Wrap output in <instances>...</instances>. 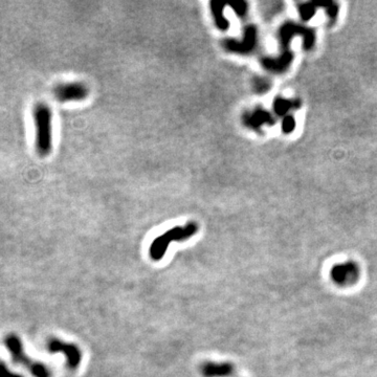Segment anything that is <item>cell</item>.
Here are the masks:
<instances>
[{
	"mask_svg": "<svg viewBox=\"0 0 377 377\" xmlns=\"http://www.w3.org/2000/svg\"><path fill=\"white\" fill-rule=\"evenodd\" d=\"M35 123V144L38 154L48 156L52 150V112L44 103L37 104L33 110Z\"/></svg>",
	"mask_w": 377,
	"mask_h": 377,
	"instance_id": "6da1fadb",
	"label": "cell"
},
{
	"mask_svg": "<svg viewBox=\"0 0 377 377\" xmlns=\"http://www.w3.org/2000/svg\"><path fill=\"white\" fill-rule=\"evenodd\" d=\"M199 227L194 221H191L184 226L174 227L153 240L149 247V256L152 260L160 261L166 255L167 249L172 241H186L197 234Z\"/></svg>",
	"mask_w": 377,
	"mask_h": 377,
	"instance_id": "7a4b0ae2",
	"label": "cell"
},
{
	"mask_svg": "<svg viewBox=\"0 0 377 377\" xmlns=\"http://www.w3.org/2000/svg\"><path fill=\"white\" fill-rule=\"evenodd\" d=\"M5 346L12 354L13 360L15 362L28 368L31 374L35 377H51L49 369L44 363L34 361L26 355L23 351L22 342L15 334H10L5 339Z\"/></svg>",
	"mask_w": 377,
	"mask_h": 377,
	"instance_id": "3957f363",
	"label": "cell"
},
{
	"mask_svg": "<svg viewBox=\"0 0 377 377\" xmlns=\"http://www.w3.org/2000/svg\"><path fill=\"white\" fill-rule=\"evenodd\" d=\"M361 269L355 262L347 261L336 264L330 272V278L337 286H353L359 281Z\"/></svg>",
	"mask_w": 377,
	"mask_h": 377,
	"instance_id": "277c9868",
	"label": "cell"
},
{
	"mask_svg": "<svg viewBox=\"0 0 377 377\" xmlns=\"http://www.w3.org/2000/svg\"><path fill=\"white\" fill-rule=\"evenodd\" d=\"M49 353H62L66 357V363L70 369H77L82 361L81 350L75 344L65 343L58 339H51L48 343Z\"/></svg>",
	"mask_w": 377,
	"mask_h": 377,
	"instance_id": "5b68a950",
	"label": "cell"
},
{
	"mask_svg": "<svg viewBox=\"0 0 377 377\" xmlns=\"http://www.w3.org/2000/svg\"><path fill=\"white\" fill-rule=\"evenodd\" d=\"M89 95L88 87L81 82H70L58 85L54 90V96L59 102H72L85 100Z\"/></svg>",
	"mask_w": 377,
	"mask_h": 377,
	"instance_id": "8992f818",
	"label": "cell"
},
{
	"mask_svg": "<svg viewBox=\"0 0 377 377\" xmlns=\"http://www.w3.org/2000/svg\"><path fill=\"white\" fill-rule=\"evenodd\" d=\"M244 39L241 41L234 40V39H226L223 40L222 45L226 50L229 52H235V54H248L249 51L254 49L256 45V38H257V30L255 26L249 25L244 30Z\"/></svg>",
	"mask_w": 377,
	"mask_h": 377,
	"instance_id": "52a82bcc",
	"label": "cell"
},
{
	"mask_svg": "<svg viewBox=\"0 0 377 377\" xmlns=\"http://www.w3.org/2000/svg\"><path fill=\"white\" fill-rule=\"evenodd\" d=\"M233 372L234 367L229 362L208 361L201 367V373L204 377H229Z\"/></svg>",
	"mask_w": 377,
	"mask_h": 377,
	"instance_id": "ba28073f",
	"label": "cell"
},
{
	"mask_svg": "<svg viewBox=\"0 0 377 377\" xmlns=\"http://www.w3.org/2000/svg\"><path fill=\"white\" fill-rule=\"evenodd\" d=\"M226 5H227L226 3L218 1V0H212L210 2V8H211L212 15H213V18H214L216 28L220 31H227L229 28V22L223 15Z\"/></svg>",
	"mask_w": 377,
	"mask_h": 377,
	"instance_id": "9c48e42d",
	"label": "cell"
},
{
	"mask_svg": "<svg viewBox=\"0 0 377 377\" xmlns=\"http://www.w3.org/2000/svg\"><path fill=\"white\" fill-rule=\"evenodd\" d=\"M267 117H269L267 112H265L264 110L257 109L255 111L246 112V114L243 115L242 120H243V123L246 124L247 127L256 129L258 127H260L264 122H269V118Z\"/></svg>",
	"mask_w": 377,
	"mask_h": 377,
	"instance_id": "30bf717a",
	"label": "cell"
},
{
	"mask_svg": "<svg viewBox=\"0 0 377 377\" xmlns=\"http://www.w3.org/2000/svg\"><path fill=\"white\" fill-rule=\"evenodd\" d=\"M254 88L258 92V94H264V91H266L268 88V82L265 79L258 78L254 82Z\"/></svg>",
	"mask_w": 377,
	"mask_h": 377,
	"instance_id": "8fae6325",
	"label": "cell"
},
{
	"mask_svg": "<svg viewBox=\"0 0 377 377\" xmlns=\"http://www.w3.org/2000/svg\"><path fill=\"white\" fill-rule=\"evenodd\" d=\"M230 6L233 8L234 12L238 16H244L247 12V3L244 1H237L233 4H230Z\"/></svg>",
	"mask_w": 377,
	"mask_h": 377,
	"instance_id": "7c38bea8",
	"label": "cell"
},
{
	"mask_svg": "<svg viewBox=\"0 0 377 377\" xmlns=\"http://www.w3.org/2000/svg\"><path fill=\"white\" fill-rule=\"evenodd\" d=\"M0 377H23V376L20 374L13 373L8 369V367L5 366V363L0 361Z\"/></svg>",
	"mask_w": 377,
	"mask_h": 377,
	"instance_id": "4fadbf2b",
	"label": "cell"
}]
</instances>
